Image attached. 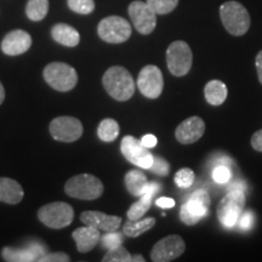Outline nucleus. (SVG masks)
Segmentation results:
<instances>
[{"label":"nucleus","mask_w":262,"mask_h":262,"mask_svg":"<svg viewBox=\"0 0 262 262\" xmlns=\"http://www.w3.org/2000/svg\"><path fill=\"white\" fill-rule=\"evenodd\" d=\"M104 90L117 101H127L135 93V81L130 72L120 66H113L103 74Z\"/></svg>","instance_id":"obj_1"},{"label":"nucleus","mask_w":262,"mask_h":262,"mask_svg":"<svg viewBox=\"0 0 262 262\" xmlns=\"http://www.w3.org/2000/svg\"><path fill=\"white\" fill-rule=\"evenodd\" d=\"M221 21L229 34L241 37L250 28V15L248 10L238 2H227L220 8Z\"/></svg>","instance_id":"obj_2"},{"label":"nucleus","mask_w":262,"mask_h":262,"mask_svg":"<svg viewBox=\"0 0 262 262\" xmlns=\"http://www.w3.org/2000/svg\"><path fill=\"white\" fill-rule=\"evenodd\" d=\"M64 191L72 198L94 201L102 195L103 185L96 176L81 173L68 180L64 186Z\"/></svg>","instance_id":"obj_3"},{"label":"nucleus","mask_w":262,"mask_h":262,"mask_svg":"<svg viewBox=\"0 0 262 262\" xmlns=\"http://www.w3.org/2000/svg\"><path fill=\"white\" fill-rule=\"evenodd\" d=\"M44 79L52 89L66 93L77 85L78 74L70 64L63 62H52L45 67Z\"/></svg>","instance_id":"obj_4"},{"label":"nucleus","mask_w":262,"mask_h":262,"mask_svg":"<svg viewBox=\"0 0 262 262\" xmlns=\"http://www.w3.org/2000/svg\"><path fill=\"white\" fill-rule=\"evenodd\" d=\"M245 206V194L242 189H232L217 205V217L225 227L231 228L243 214Z\"/></svg>","instance_id":"obj_5"},{"label":"nucleus","mask_w":262,"mask_h":262,"mask_svg":"<svg viewBox=\"0 0 262 262\" xmlns=\"http://www.w3.org/2000/svg\"><path fill=\"white\" fill-rule=\"evenodd\" d=\"M166 63L170 73L175 77L187 74L193 63V54L187 42L182 40L171 42L166 50Z\"/></svg>","instance_id":"obj_6"},{"label":"nucleus","mask_w":262,"mask_h":262,"mask_svg":"<svg viewBox=\"0 0 262 262\" xmlns=\"http://www.w3.org/2000/svg\"><path fill=\"white\" fill-rule=\"evenodd\" d=\"M38 219L48 227L61 229L72 224L74 219V210L67 203H50L39 209Z\"/></svg>","instance_id":"obj_7"},{"label":"nucleus","mask_w":262,"mask_h":262,"mask_svg":"<svg viewBox=\"0 0 262 262\" xmlns=\"http://www.w3.org/2000/svg\"><path fill=\"white\" fill-rule=\"evenodd\" d=\"M97 33L103 41L120 44L131 37V25L119 16H110L98 24Z\"/></svg>","instance_id":"obj_8"},{"label":"nucleus","mask_w":262,"mask_h":262,"mask_svg":"<svg viewBox=\"0 0 262 262\" xmlns=\"http://www.w3.org/2000/svg\"><path fill=\"white\" fill-rule=\"evenodd\" d=\"M137 88L147 98H158L163 93L164 79L162 71L157 66L148 64L141 70L137 78Z\"/></svg>","instance_id":"obj_9"},{"label":"nucleus","mask_w":262,"mask_h":262,"mask_svg":"<svg viewBox=\"0 0 262 262\" xmlns=\"http://www.w3.org/2000/svg\"><path fill=\"white\" fill-rule=\"evenodd\" d=\"M185 250V241L180 235L171 234L160 239L153 247L150 251V260L155 262H169L181 256Z\"/></svg>","instance_id":"obj_10"},{"label":"nucleus","mask_w":262,"mask_h":262,"mask_svg":"<svg viewBox=\"0 0 262 262\" xmlns=\"http://www.w3.org/2000/svg\"><path fill=\"white\" fill-rule=\"evenodd\" d=\"M120 149H122L123 156L134 165L139 166L141 169H149L152 166L155 157L136 137H124L122 140V145H120Z\"/></svg>","instance_id":"obj_11"},{"label":"nucleus","mask_w":262,"mask_h":262,"mask_svg":"<svg viewBox=\"0 0 262 262\" xmlns=\"http://www.w3.org/2000/svg\"><path fill=\"white\" fill-rule=\"evenodd\" d=\"M129 16L134 27L141 34H150L157 26V14L147 3L133 2L129 5Z\"/></svg>","instance_id":"obj_12"},{"label":"nucleus","mask_w":262,"mask_h":262,"mask_svg":"<svg viewBox=\"0 0 262 262\" xmlns=\"http://www.w3.org/2000/svg\"><path fill=\"white\" fill-rule=\"evenodd\" d=\"M50 134L56 141L74 142L83 135V124L73 117L55 118L50 124Z\"/></svg>","instance_id":"obj_13"},{"label":"nucleus","mask_w":262,"mask_h":262,"mask_svg":"<svg viewBox=\"0 0 262 262\" xmlns=\"http://www.w3.org/2000/svg\"><path fill=\"white\" fill-rule=\"evenodd\" d=\"M45 254H47V249H45L44 245L39 243V242H31V243H28L27 248H4L2 251L4 260L10 262H40L41 257Z\"/></svg>","instance_id":"obj_14"},{"label":"nucleus","mask_w":262,"mask_h":262,"mask_svg":"<svg viewBox=\"0 0 262 262\" xmlns=\"http://www.w3.org/2000/svg\"><path fill=\"white\" fill-rule=\"evenodd\" d=\"M205 123L202 118L191 117L183 120L180 125L176 127L175 136L180 143L183 145H191L198 141L204 135Z\"/></svg>","instance_id":"obj_15"},{"label":"nucleus","mask_w":262,"mask_h":262,"mask_svg":"<svg viewBox=\"0 0 262 262\" xmlns=\"http://www.w3.org/2000/svg\"><path fill=\"white\" fill-rule=\"evenodd\" d=\"M32 45V38L27 32L16 29L8 33L2 41V50L9 56H17L29 50Z\"/></svg>","instance_id":"obj_16"},{"label":"nucleus","mask_w":262,"mask_h":262,"mask_svg":"<svg viewBox=\"0 0 262 262\" xmlns=\"http://www.w3.org/2000/svg\"><path fill=\"white\" fill-rule=\"evenodd\" d=\"M80 220L84 225L93 226V227L104 232L118 231L122 225V217L103 214L100 211H84L81 212Z\"/></svg>","instance_id":"obj_17"},{"label":"nucleus","mask_w":262,"mask_h":262,"mask_svg":"<svg viewBox=\"0 0 262 262\" xmlns=\"http://www.w3.org/2000/svg\"><path fill=\"white\" fill-rule=\"evenodd\" d=\"M160 191V185L157 182H148L147 183L146 191L141 195L139 201L134 203L127 210V219L129 220H140L142 219L147 211L149 210L152 199L157 193Z\"/></svg>","instance_id":"obj_18"},{"label":"nucleus","mask_w":262,"mask_h":262,"mask_svg":"<svg viewBox=\"0 0 262 262\" xmlns=\"http://www.w3.org/2000/svg\"><path fill=\"white\" fill-rule=\"evenodd\" d=\"M75 244H77L78 251L79 253L86 254L96 247L100 241V229L93 227V226L85 225L84 227L77 228L72 234Z\"/></svg>","instance_id":"obj_19"},{"label":"nucleus","mask_w":262,"mask_h":262,"mask_svg":"<svg viewBox=\"0 0 262 262\" xmlns=\"http://www.w3.org/2000/svg\"><path fill=\"white\" fill-rule=\"evenodd\" d=\"M24 198V189L15 180L0 178V202L8 204H18Z\"/></svg>","instance_id":"obj_20"},{"label":"nucleus","mask_w":262,"mask_h":262,"mask_svg":"<svg viewBox=\"0 0 262 262\" xmlns=\"http://www.w3.org/2000/svg\"><path fill=\"white\" fill-rule=\"evenodd\" d=\"M51 35L55 41L64 45V47L74 48L80 41V35L77 29L66 24L55 25L51 29Z\"/></svg>","instance_id":"obj_21"},{"label":"nucleus","mask_w":262,"mask_h":262,"mask_svg":"<svg viewBox=\"0 0 262 262\" xmlns=\"http://www.w3.org/2000/svg\"><path fill=\"white\" fill-rule=\"evenodd\" d=\"M185 204L193 215L203 219L208 214L209 206H210V195L205 189H196L195 192L192 193Z\"/></svg>","instance_id":"obj_22"},{"label":"nucleus","mask_w":262,"mask_h":262,"mask_svg":"<svg viewBox=\"0 0 262 262\" xmlns=\"http://www.w3.org/2000/svg\"><path fill=\"white\" fill-rule=\"evenodd\" d=\"M204 95L212 106H220L227 98V86L220 80H211L205 85Z\"/></svg>","instance_id":"obj_23"},{"label":"nucleus","mask_w":262,"mask_h":262,"mask_svg":"<svg viewBox=\"0 0 262 262\" xmlns=\"http://www.w3.org/2000/svg\"><path fill=\"white\" fill-rule=\"evenodd\" d=\"M147 178L141 170H130L125 175V186L130 194L141 196L147 187Z\"/></svg>","instance_id":"obj_24"},{"label":"nucleus","mask_w":262,"mask_h":262,"mask_svg":"<svg viewBox=\"0 0 262 262\" xmlns=\"http://www.w3.org/2000/svg\"><path fill=\"white\" fill-rule=\"evenodd\" d=\"M155 225L156 219L153 217H146L142 220H127L124 225V234L131 238L139 237L155 227Z\"/></svg>","instance_id":"obj_25"},{"label":"nucleus","mask_w":262,"mask_h":262,"mask_svg":"<svg viewBox=\"0 0 262 262\" xmlns=\"http://www.w3.org/2000/svg\"><path fill=\"white\" fill-rule=\"evenodd\" d=\"M49 11V0H28L26 14L32 21L38 22L45 18Z\"/></svg>","instance_id":"obj_26"},{"label":"nucleus","mask_w":262,"mask_h":262,"mask_svg":"<svg viewBox=\"0 0 262 262\" xmlns=\"http://www.w3.org/2000/svg\"><path fill=\"white\" fill-rule=\"evenodd\" d=\"M97 135L104 142H112L119 135V125L116 120L111 118L103 119L98 125Z\"/></svg>","instance_id":"obj_27"},{"label":"nucleus","mask_w":262,"mask_h":262,"mask_svg":"<svg viewBox=\"0 0 262 262\" xmlns=\"http://www.w3.org/2000/svg\"><path fill=\"white\" fill-rule=\"evenodd\" d=\"M146 3L157 15L170 14L179 5V0H147Z\"/></svg>","instance_id":"obj_28"},{"label":"nucleus","mask_w":262,"mask_h":262,"mask_svg":"<svg viewBox=\"0 0 262 262\" xmlns=\"http://www.w3.org/2000/svg\"><path fill=\"white\" fill-rule=\"evenodd\" d=\"M131 256L129 251L126 250L125 248H123L122 245L119 247L108 249L107 254L104 255L102 258L103 262H131Z\"/></svg>","instance_id":"obj_29"},{"label":"nucleus","mask_w":262,"mask_h":262,"mask_svg":"<svg viewBox=\"0 0 262 262\" xmlns=\"http://www.w3.org/2000/svg\"><path fill=\"white\" fill-rule=\"evenodd\" d=\"M195 173L193 170L189 168H182L180 169L175 175V183L179 186L180 188H188L191 187L194 182Z\"/></svg>","instance_id":"obj_30"},{"label":"nucleus","mask_w":262,"mask_h":262,"mask_svg":"<svg viewBox=\"0 0 262 262\" xmlns=\"http://www.w3.org/2000/svg\"><path fill=\"white\" fill-rule=\"evenodd\" d=\"M67 3L72 11L77 14L89 15L95 9L94 0H67Z\"/></svg>","instance_id":"obj_31"},{"label":"nucleus","mask_w":262,"mask_h":262,"mask_svg":"<svg viewBox=\"0 0 262 262\" xmlns=\"http://www.w3.org/2000/svg\"><path fill=\"white\" fill-rule=\"evenodd\" d=\"M123 243V235L118 233L117 231L106 232L102 238H101V244L106 249H113L119 247Z\"/></svg>","instance_id":"obj_32"},{"label":"nucleus","mask_w":262,"mask_h":262,"mask_svg":"<svg viewBox=\"0 0 262 262\" xmlns=\"http://www.w3.org/2000/svg\"><path fill=\"white\" fill-rule=\"evenodd\" d=\"M148 170H150V171L157 173V175L159 176H166L169 173L170 165L166 160L160 158V157H155V158H153L152 166H150Z\"/></svg>","instance_id":"obj_33"},{"label":"nucleus","mask_w":262,"mask_h":262,"mask_svg":"<svg viewBox=\"0 0 262 262\" xmlns=\"http://www.w3.org/2000/svg\"><path fill=\"white\" fill-rule=\"evenodd\" d=\"M212 179L215 182L221 183H227L231 180V170H229L226 165H219L216 166L214 171H212Z\"/></svg>","instance_id":"obj_34"},{"label":"nucleus","mask_w":262,"mask_h":262,"mask_svg":"<svg viewBox=\"0 0 262 262\" xmlns=\"http://www.w3.org/2000/svg\"><path fill=\"white\" fill-rule=\"evenodd\" d=\"M180 217H181V221L183 224L188 225V226H194L195 224H198L199 221L202 220L201 217H198V216L193 215L191 211L188 210L187 206L186 204H183L181 206V211H180Z\"/></svg>","instance_id":"obj_35"},{"label":"nucleus","mask_w":262,"mask_h":262,"mask_svg":"<svg viewBox=\"0 0 262 262\" xmlns=\"http://www.w3.org/2000/svg\"><path fill=\"white\" fill-rule=\"evenodd\" d=\"M71 258L67 254L63 253H51V254H45L41 257L40 262H68Z\"/></svg>","instance_id":"obj_36"},{"label":"nucleus","mask_w":262,"mask_h":262,"mask_svg":"<svg viewBox=\"0 0 262 262\" xmlns=\"http://www.w3.org/2000/svg\"><path fill=\"white\" fill-rule=\"evenodd\" d=\"M241 227L243 229H250L251 226H253V222H254V216L251 214L250 211H247V212H243V214L241 215Z\"/></svg>","instance_id":"obj_37"},{"label":"nucleus","mask_w":262,"mask_h":262,"mask_svg":"<svg viewBox=\"0 0 262 262\" xmlns=\"http://www.w3.org/2000/svg\"><path fill=\"white\" fill-rule=\"evenodd\" d=\"M251 146L257 152H262V130H258L251 137Z\"/></svg>","instance_id":"obj_38"},{"label":"nucleus","mask_w":262,"mask_h":262,"mask_svg":"<svg viewBox=\"0 0 262 262\" xmlns=\"http://www.w3.org/2000/svg\"><path fill=\"white\" fill-rule=\"evenodd\" d=\"M156 205L163 209H170L175 206V201L171 198H168V196H162V198L157 199Z\"/></svg>","instance_id":"obj_39"},{"label":"nucleus","mask_w":262,"mask_h":262,"mask_svg":"<svg viewBox=\"0 0 262 262\" xmlns=\"http://www.w3.org/2000/svg\"><path fill=\"white\" fill-rule=\"evenodd\" d=\"M141 142H142V145L147 147V148H153V147L157 146V143H158V140H157V137L155 135H145L141 139Z\"/></svg>","instance_id":"obj_40"},{"label":"nucleus","mask_w":262,"mask_h":262,"mask_svg":"<svg viewBox=\"0 0 262 262\" xmlns=\"http://www.w3.org/2000/svg\"><path fill=\"white\" fill-rule=\"evenodd\" d=\"M255 63H256V70H257L258 80H260V83L262 84V50L257 54L256 61H255Z\"/></svg>","instance_id":"obj_41"},{"label":"nucleus","mask_w":262,"mask_h":262,"mask_svg":"<svg viewBox=\"0 0 262 262\" xmlns=\"http://www.w3.org/2000/svg\"><path fill=\"white\" fill-rule=\"evenodd\" d=\"M4 98H5V90H4V86H3V84L0 83V104L4 102Z\"/></svg>","instance_id":"obj_42"},{"label":"nucleus","mask_w":262,"mask_h":262,"mask_svg":"<svg viewBox=\"0 0 262 262\" xmlns=\"http://www.w3.org/2000/svg\"><path fill=\"white\" fill-rule=\"evenodd\" d=\"M131 261H133V262H143V261H145V258L142 257V255H135V256H133V258H131Z\"/></svg>","instance_id":"obj_43"}]
</instances>
